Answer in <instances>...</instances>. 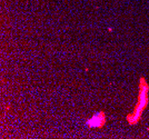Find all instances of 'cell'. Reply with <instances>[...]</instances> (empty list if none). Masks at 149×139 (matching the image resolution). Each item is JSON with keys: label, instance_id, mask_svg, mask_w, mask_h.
<instances>
[{"label": "cell", "instance_id": "obj_1", "mask_svg": "<svg viewBox=\"0 0 149 139\" xmlns=\"http://www.w3.org/2000/svg\"><path fill=\"white\" fill-rule=\"evenodd\" d=\"M148 90L149 86L148 83L146 82V80L141 78L139 80V98H138V102H137V106L135 108V111L132 115H129L127 117L128 122L130 125H135L138 122V120L140 119V116L143 114V109L147 107L148 105Z\"/></svg>", "mask_w": 149, "mask_h": 139}, {"label": "cell", "instance_id": "obj_2", "mask_svg": "<svg viewBox=\"0 0 149 139\" xmlns=\"http://www.w3.org/2000/svg\"><path fill=\"white\" fill-rule=\"evenodd\" d=\"M106 122V116L102 111H99L87 121V125L90 128H100L105 125Z\"/></svg>", "mask_w": 149, "mask_h": 139}]
</instances>
